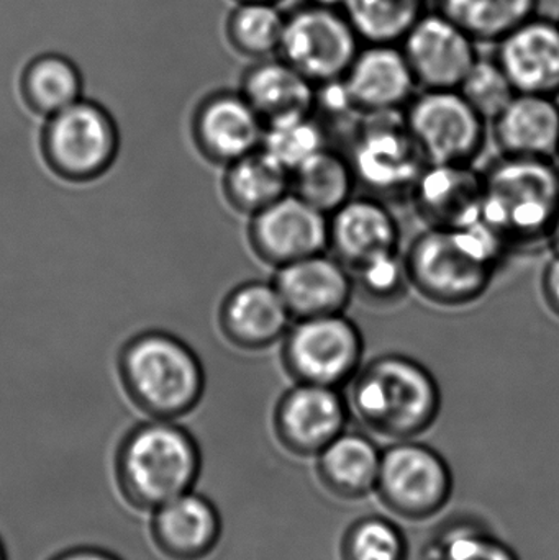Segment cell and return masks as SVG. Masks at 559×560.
Instances as JSON below:
<instances>
[{"label":"cell","instance_id":"2","mask_svg":"<svg viewBox=\"0 0 559 560\" xmlns=\"http://www.w3.org/2000/svg\"><path fill=\"white\" fill-rule=\"evenodd\" d=\"M117 372L131 404L153 420L186 417L206 392V369L199 355L164 329L131 336L118 352Z\"/></svg>","mask_w":559,"mask_h":560},{"label":"cell","instance_id":"7","mask_svg":"<svg viewBox=\"0 0 559 560\" xmlns=\"http://www.w3.org/2000/svg\"><path fill=\"white\" fill-rule=\"evenodd\" d=\"M281 345L284 371L302 384L341 388L363 365V332L345 313L294 319Z\"/></svg>","mask_w":559,"mask_h":560},{"label":"cell","instance_id":"20","mask_svg":"<svg viewBox=\"0 0 559 560\" xmlns=\"http://www.w3.org/2000/svg\"><path fill=\"white\" fill-rule=\"evenodd\" d=\"M396 217L374 197H351L328 215V252L348 269L399 252Z\"/></svg>","mask_w":559,"mask_h":560},{"label":"cell","instance_id":"37","mask_svg":"<svg viewBox=\"0 0 559 560\" xmlns=\"http://www.w3.org/2000/svg\"><path fill=\"white\" fill-rule=\"evenodd\" d=\"M541 295H544L545 305L559 318V255L557 253L547 262L541 275Z\"/></svg>","mask_w":559,"mask_h":560},{"label":"cell","instance_id":"42","mask_svg":"<svg viewBox=\"0 0 559 560\" xmlns=\"http://www.w3.org/2000/svg\"><path fill=\"white\" fill-rule=\"evenodd\" d=\"M557 161H558V166H559V148H558Z\"/></svg>","mask_w":559,"mask_h":560},{"label":"cell","instance_id":"34","mask_svg":"<svg viewBox=\"0 0 559 560\" xmlns=\"http://www.w3.org/2000/svg\"><path fill=\"white\" fill-rule=\"evenodd\" d=\"M403 532L386 518L360 520L348 528L341 545L343 560H407Z\"/></svg>","mask_w":559,"mask_h":560},{"label":"cell","instance_id":"33","mask_svg":"<svg viewBox=\"0 0 559 560\" xmlns=\"http://www.w3.org/2000/svg\"><path fill=\"white\" fill-rule=\"evenodd\" d=\"M426 560H519L515 552L478 523L443 526L423 549Z\"/></svg>","mask_w":559,"mask_h":560},{"label":"cell","instance_id":"39","mask_svg":"<svg viewBox=\"0 0 559 560\" xmlns=\"http://www.w3.org/2000/svg\"><path fill=\"white\" fill-rule=\"evenodd\" d=\"M548 243H550L554 252L559 255V212L557 219H555L554 226H551L550 235H548Z\"/></svg>","mask_w":559,"mask_h":560},{"label":"cell","instance_id":"18","mask_svg":"<svg viewBox=\"0 0 559 560\" xmlns=\"http://www.w3.org/2000/svg\"><path fill=\"white\" fill-rule=\"evenodd\" d=\"M498 45L496 61L517 94L559 97V22L532 16Z\"/></svg>","mask_w":559,"mask_h":560},{"label":"cell","instance_id":"6","mask_svg":"<svg viewBox=\"0 0 559 560\" xmlns=\"http://www.w3.org/2000/svg\"><path fill=\"white\" fill-rule=\"evenodd\" d=\"M39 151L46 167L69 184H89L104 177L120 151V130L104 105L82 97L45 118Z\"/></svg>","mask_w":559,"mask_h":560},{"label":"cell","instance_id":"26","mask_svg":"<svg viewBox=\"0 0 559 560\" xmlns=\"http://www.w3.org/2000/svg\"><path fill=\"white\" fill-rule=\"evenodd\" d=\"M291 192V173L263 150L253 151L225 166L222 194L242 215L253 217Z\"/></svg>","mask_w":559,"mask_h":560},{"label":"cell","instance_id":"17","mask_svg":"<svg viewBox=\"0 0 559 560\" xmlns=\"http://www.w3.org/2000/svg\"><path fill=\"white\" fill-rule=\"evenodd\" d=\"M272 283L292 319L345 313L354 293L350 269L327 252L276 269Z\"/></svg>","mask_w":559,"mask_h":560},{"label":"cell","instance_id":"3","mask_svg":"<svg viewBox=\"0 0 559 560\" xmlns=\"http://www.w3.org/2000/svg\"><path fill=\"white\" fill-rule=\"evenodd\" d=\"M350 408L374 433L410 440L426 433L442 410V390L429 368L406 354H381L351 381Z\"/></svg>","mask_w":559,"mask_h":560},{"label":"cell","instance_id":"13","mask_svg":"<svg viewBox=\"0 0 559 560\" xmlns=\"http://www.w3.org/2000/svg\"><path fill=\"white\" fill-rule=\"evenodd\" d=\"M350 404L341 388L294 382L279 398L275 430L286 450L318 456L347 430Z\"/></svg>","mask_w":559,"mask_h":560},{"label":"cell","instance_id":"19","mask_svg":"<svg viewBox=\"0 0 559 560\" xmlns=\"http://www.w3.org/2000/svg\"><path fill=\"white\" fill-rule=\"evenodd\" d=\"M482 186L473 164H427L409 196L427 229H462L481 220Z\"/></svg>","mask_w":559,"mask_h":560},{"label":"cell","instance_id":"31","mask_svg":"<svg viewBox=\"0 0 559 560\" xmlns=\"http://www.w3.org/2000/svg\"><path fill=\"white\" fill-rule=\"evenodd\" d=\"M327 147L324 125L312 114L266 124L259 150L292 173Z\"/></svg>","mask_w":559,"mask_h":560},{"label":"cell","instance_id":"25","mask_svg":"<svg viewBox=\"0 0 559 560\" xmlns=\"http://www.w3.org/2000/svg\"><path fill=\"white\" fill-rule=\"evenodd\" d=\"M381 453L373 440L347 430L318 454L322 482L335 495L358 500L376 490Z\"/></svg>","mask_w":559,"mask_h":560},{"label":"cell","instance_id":"23","mask_svg":"<svg viewBox=\"0 0 559 560\" xmlns=\"http://www.w3.org/2000/svg\"><path fill=\"white\" fill-rule=\"evenodd\" d=\"M502 156L557 161L559 105L557 98L517 94L491 121Z\"/></svg>","mask_w":559,"mask_h":560},{"label":"cell","instance_id":"11","mask_svg":"<svg viewBox=\"0 0 559 560\" xmlns=\"http://www.w3.org/2000/svg\"><path fill=\"white\" fill-rule=\"evenodd\" d=\"M449 464L426 444L403 441L381 456L376 492L384 505L407 520H427L452 497Z\"/></svg>","mask_w":559,"mask_h":560},{"label":"cell","instance_id":"29","mask_svg":"<svg viewBox=\"0 0 559 560\" xmlns=\"http://www.w3.org/2000/svg\"><path fill=\"white\" fill-rule=\"evenodd\" d=\"M84 82L78 66L62 55L36 58L23 78V94L33 112L48 118L81 101Z\"/></svg>","mask_w":559,"mask_h":560},{"label":"cell","instance_id":"12","mask_svg":"<svg viewBox=\"0 0 559 560\" xmlns=\"http://www.w3.org/2000/svg\"><path fill=\"white\" fill-rule=\"evenodd\" d=\"M248 243L259 261L282 268L328 252V215L295 194H286L249 217Z\"/></svg>","mask_w":559,"mask_h":560},{"label":"cell","instance_id":"8","mask_svg":"<svg viewBox=\"0 0 559 560\" xmlns=\"http://www.w3.org/2000/svg\"><path fill=\"white\" fill-rule=\"evenodd\" d=\"M357 183L377 194L410 192L427 160L404 110L361 114L348 154Z\"/></svg>","mask_w":559,"mask_h":560},{"label":"cell","instance_id":"40","mask_svg":"<svg viewBox=\"0 0 559 560\" xmlns=\"http://www.w3.org/2000/svg\"><path fill=\"white\" fill-rule=\"evenodd\" d=\"M343 2L345 0H308L311 5L330 7V9H341Z\"/></svg>","mask_w":559,"mask_h":560},{"label":"cell","instance_id":"22","mask_svg":"<svg viewBox=\"0 0 559 560\" xmlns=\"http://www.w3.org/2000/svg\"><path fill=\"white\" fill-rule=\"evenodd\" d=\"M222 523L216 506L187 492L154 510L153 538L174 560H200L219 545Z\"/></svg>","mask_w":559,"mask_h":560},{"label":"cell","instance_id":"14","mask_svg":"<svg viewBox=\"0 0 559 560\" xmlns=\"http://www.w3.org/2000/svg\"><path fill=\"white\" fill-rule=\"evenodd\" d=\"M399 46L423 91L458 89L479 58L475 39L442 12L423 13Z\"/></svg>","mask_w":559,"mask_h":560},{"label":"cell","instance_id":"36","mask_svg":"<svg viewBox=\"0 0 559 560\" xmlns=\"http://www.w3.org/2000/svg\"><path fill=\"white\" fill-rule=\"evenodd\" d=\"M354 290H361L366 299L376 303H391L400 299L409 285L406 262L399 252L389 253L354 269Z\"/></svg>","mask_w":559,"mask_h":560},{"label":"cell","instance_id":"16","mask_svg":"<svg viewBox=\"0 0 559 560\" xmlns=\"http://www.w3.org/2000/svg\"><path fill=\"white\" fill-rule=\"evenodd\" d=\"M217 319L223 338L242 351L272 348L294 322L272 280H248L233 287L220 303Z\"/></svg>","mask_w":559,"mask_h":560},{"label":"cell","instance_id":"35","mask_svg":"<svg viewBox=\"0 0 559 560\" xmlns=\"http://www.w3.org/2000/svg\"><path fill=\"white\" fill-rule=\"evenodd\" d=\"M459 94L485 118L492 121L517 95L508 74L494 59L478 58L458 88Z\"/></svg>","mask_w":559,"mask_h":560},{"label":"cell","instance_id":"15","mask_svg":"<svg viewBox=\"0 0 559 560\" xmlns=\"http://www.w3.org/2000/svg\"><path fill=\"white\" fill-rule=\"evenodd\" d=\"M265 121L242 92H216L200 102L190 121V137L200 156L217 166L259 150Z\"/></svg>","mask_w":559,"mask_h":560},{"label":"cell","instance_id":"28","mask_svg":"<svg viewBox=\"0 0 559 560\" xmlns=\"http://www.w3.org/2000/svg\"><path fill=\"white\" fill-rule=\"evenodd\" d=\"M538 0H439V12L476 43H499L537 15Z\"/></svg>","mask_w":559,"mask_h":560},{"label":"cell","instance_id":"32","mask_svg":"<svg viewBox=\"0 0 559 560\" xmlns=\"http://www.w3.org/2000/svg\"><path fill=\"white\" fill-rule=\"evenodd\" d=\"M286 15L271 2H240L229 19V38L242 55L266 59L279 52Z\"/></svg>","mask_w":559,"mask_h":560},{"label":"cell","instance_id":"4","mask_svg":"<svg viewBox=\"0 0 559 560\" xmlns=\"http://www.w3.org/2000/svg\"><path fill=\"white\" fill-rule=\"evenodd\" d=\"M482 183L481 220L509 252L548 242L559 212L557 161L502 156Z\"/></svg>","mask_w":559,"mask_h":560},{"label":"cell","instance_id":"38","mask_svg":"<svg viewBox=\"0 0 559 560\" xmlns=\"http://www.w3.org/2000/svg\"><path fill=\"white\" fill-rule=\"evenodd\" d=\"M55 560H120L108 552L98 551V549H75V551L66 552L58 556Z\"/></svg>","mask_w":559,"mask_h":560},{"label":"cell","instance_id":"1","mask_svg":"<svg viewBox=\"0 0 559 560\" xmlns=\"http://www.w3.org/2000/svg\"><path fill=\"white\" fill-rule=\"evenodd\" d=\"M509 249L482 220L462 229H427L404 255L407 279L440 306H466L485 295Z\"/></svg>","mask_w":559,"mask_h":560},{"label":"cell","instance_id":"10","mask_svg":"<svg viewBox=\"0 0 559 560\" xmlns=\"http://www.w3.org/2000/svg\"><path fill=\"white\" fill-rule=\"evenodd\" d=\"M361 49L341 9L311 5L286 15L279 55L312 84L343 79Z\"/></svg>","mask_w":559,"mask_h":560},{"label":"cell","instance_id":"27","mask_svg":"<svg viewBox=\"0 0 559 560\" xmlns=\"http://www.w3.org/2000/svg\"><path fill=\"white\" fill-rule=\"evenodd\" d=\"M357 177L350 160L327 147L291 173V192L331 215L351 199Z\"/></svg>","mask_w":559,"mask_h":560},{"label":"cell","instance_id":"43","mask_svg":"<svg viewBox=\"0 0 559 560\" xmlns=\"http://www.w3.org/2000/svg\"><path fill=\"white\" fill-rule=\"evenodd\" d=\"M558 22H559V20H558Z\"/></svg>","mask_w":559,"mask_h":560},{"label":"cell","instance_id":"41","mask_svg":"<svg viewBox=\"0 0 559 560\" xmlns=\"http://www.w3.org/2000/svg\"><path fill=\"white\" fill-rule=\"evenodd\" d=\"M238 2H271L276 3L278 0H238Z\"/></svg>","mask_w":559,"mask_h":560},{"label":"cell","instance_id":"21","mask_svg":"<svg viewBox=\"0 0 559 560\" xmlns=\"http://www.w3.org/2000/svg\"><path fill=\"white\" fill-rule=\"evenodd\" d=\"M343 82L360 114L404 110L419 88L399 45L361 46Z\"/></svg>","mask_w":559,"mask_h":560},{"label":"cell","instance_id":"24","mask_svg":"<svg viewBox=\"0 0 559 560\" xmlns=\"http://www.w3.org/2000/svg\"><path fill=\"white\" fill-rule=\"evenodd\" d=\"M243 97L266 124L314 114L315 84L284 59H263L242 82Z\"/></svg>","mask_w":559,"mask_h":560},{"label":"cell","instance_id":"9","mask_svg":"<svg viewBox=\"0 0 559 560\" xmlns=\"http://www.w3.org/2000/svg\"><path fill=\"white\" fill-rule=\"evenodd\" d=\"M404 115L429 164H473L485 148L488 121L458 89H426Z\"/></svg>","mask_w":559,"mask_h":560},{"label":"cell","instance_id":"5","mask_svg":"<svg viewBox=\"0 0 559 560\" xmlns=\"http://www.w3.org/2000/svg\"><path fill=\"white\" fill-rule=\"evenodd\" d=\"M200 472V451L189 431L173 420L135 427L117 456L118 482L131 505L156 510L190 492Z\"/></svg>","mask_w":559,"mask_h":560},{"label":"cell","instance_id":"30","mask_svg":"<svg viewBox=\"0 0 559 560\" xmlns=\"http://www.w3.org/2000/svg\"><path fill=\"white\" fill-rule=\"evenodd\" d=\"M348 22L366 45H399L426 13V0H345Z\"/></svg>","mask_w":559,"mask_h":560}]
</instances>
